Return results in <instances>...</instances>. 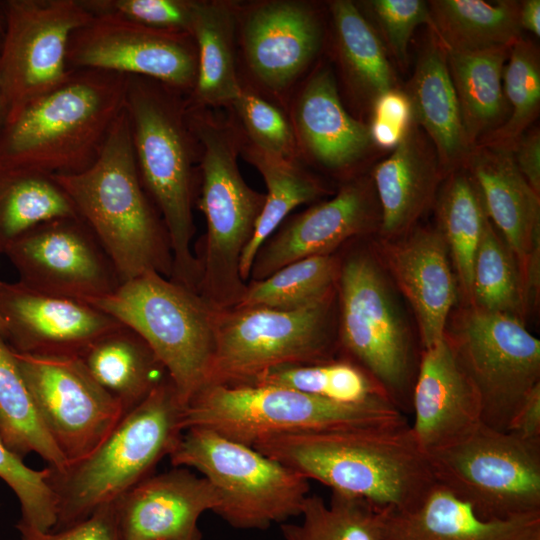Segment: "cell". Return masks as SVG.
<instances>
[{"label":"cell","instance_id":"39","mask_svg":"<svg viewBox=\"0 0 540 540\" xmlns=\"http://www.w3.org/2000/svg\"><path fill=\"white\" fill-rule=\"evenodd\" d=\"M339 272L340 260L334 254L300 259L265 279L250 280L234 307L299 309L335 292Z\"/></svg>","mask_w":540,"mask_h":540},{"label":"cell","instance_id":"45","mask_svg":"<svg viewBox=\"0 0 540 540\" xmlns=\"http://www.w3.org/2000/svg\"><path fill=\"white\" fill-rule=\"evenodd\" d=\"M92 16H109L150 28L189 33L191 1L80 0ZM190 34V33H189Z\"/></svg>","mask_w":540,"mask_h":540},{"label":"cell","instance_id":"36","mask_svg":"<svg viewBox=\"0 0 540 540\" xmlns=\"http://www.w3.org/2000/svg\"><path fill=\"white\" fill-rule=\"evenodd\" d=\"M78 216L51 176L0 167V254L45 221Z\"/></svg>","mask_w":540,"mask_h":540},{"label":"cell","instance_id":"26","mask_svg":"<svg viewBox=\"0 0 540 540\" xmlns=\"http://www.w3.org/2000/svg\"><path fill=\"white\" fill-rule=\"evenodd\" d=\"M383 540H540V512L486 520L435 484L414 507L388 512Z\"/></svg>","mask_w":540,"mask_h":540},{"label":"cell","instance_id":"49","mask_svg":"<svg viewBox=\"0 0 540 540\" xmlns=\"http://www.w3.org/2000/svg\"><path fill=\"white\" fill-rule=\"evenodd\" d=\"M507 431L521 439L540 442V383L524 397L516 409Z\"/></svg>","mask_w":540,"mask_h":540},{"label":"cell","instance_id":"5","mask_svg":"<svg viewBox=\"0 0 540 540\" xmlns=\"http://www.w3.org/2000/svg\"><path fill=\"white\" fill-rule=\"evenodd\" d=\"M183 407L168 377L87 456L59 470L47 466L57 501L51 531L87 519L150 476L182 433Z\"/></svg>","mask_w":540,"mask_h":540},{"label":"cell","instance_id":"47","mask_svg":"<svg viewBox=\"0 0 540 540\" xmlns=\"http://www.w3.org/2000/svg\"><path fill=\"white\" fill-rule=\"evenodd\" d=\"M19 540H122L113 503L99 508L87 519L57 531H40L17 523Z\"/></svg>","mask_w":540,"mask_h":540},{"label":"cell","instance_id":"54","mask_svg":"<svg viewBox=\"0 0 540 540\" xmlns=\"http://www.w3.org/2000/svg\"><path fill=\"white\" fill-rule=\"evenodd\" d=\"M4 25V0H0V30L3 29Z\"/></svg>","mask_w":540,"mask_h":540},{"label":"cell","instance_id":"33","mask_svg":"<svg viewBox=\"0 0 540 540\" xmlns=\"http://www.w3.org/2000/svg\"><path fill=\"white\" fill-rule=\"evenodd\" d=\"M435 204L437 230L447 245L458 290L469 305L474 259L488 216L478 186L465 166L445 176Z\"/></svg>","mask_w":540,"mask_h":540},{"label":"cell","instance_id":"48","mask_svg":"<svg viewBox=\"0 0 540 540\" xmlns=\"http://www.w3.org/2000/svg\"><path fill=\"white\" fill-rule=\"evenodd\" d=\"M515 163L534 192L540 195V133L524 132L511 147Z\"/></svg>","mask_w":540,"mask_h":540},{"label":"cell","instance_id":"15","mask_svg":"<svg viewBox=\"0 0 540 540\" xmlns=\"http://www.w3.org/2000/svg\"><path fill=\"white\" fill-rule=\"evenodd\" d=\"M33 403L67 464L91 453L124 416L77 356L13 351Z\"/></svg>","mask_w":540,"mask_h":540},{"label":"cell","instance_id":"42","mask_svg":"<svg viewBox=\"0 0 540 540\" xmlns=\"http://www.w3.org/2000/svg\"><path fill=\"white\" fill-rule=\"evenodd\" d=\"M503 91L510 114L480 144L511 149L536 119L540 107L538 52L530 41L522 37L509 50L503 72Z\"/></svg>","mask_w":540,"mask_h":540},{"label":"cell","instance_id":"3","mask_svg":"<svg viewBox=\"0 0 540 540\" xmlns=\"http://www.w3.org/2000/svg\"><path fill=\"white\" fill-rule=\"evenodd\" d=\"M127 76L72 70L23 106L0 130V167L46 176L87 169L124 110Z\"/></svg>","mask_w":540,"mask_h":540},{"label":"cell","instance_id":"4","mask_svg":"<svg viewBox=\"0 0 540 540\" xmlns=\"http://www.w3.org/2000/svg\"><path fill=\"white\" fill-rule=\"evenodd\" d=\"M124 109L141 182L168 233L171 279L197 291L199 272L191 241L199 146L189 124L186 99L158 81L127 76Z\"/></svg>","mask_w":540,"mask_h":540},{"label":"cell","instance_id":"12","mask_svg":"<svg viewBox=\"0 0 540 540\" xmlns=\"http://www.w3.org/2000/svg\"><path fill=\"white\" fill-rule=\"evenodd\" d=\"M338 343L402 410L415 379L408 329L375 258L366 252L340 261Z\"/></svg>","mask_w":540,"mask_h":540},{"label":"cell","instance_id":"7","mask_svg":"<svg viewBox=\"0 0 540 540\" xmlns=\"http://www.w3.org/2000/svg\"><path fill=\"white\" fill-rule=\"evenodd\" d=\"M388 398L340 403L273 385H207L183 407L182 432L202 428L253 447L280 435L406 423Z\"/></svg>","mask_w":540,"mask_h":540},{"label":"cell","instance_id":"41","mask_svg":"<svg viewBox=\"0 0 540 540\" xmlns=\"http://www.w3.org/2000/svg\"><path fill=\"white\" fill-rule=\"evenodd\" d=\"M249 384L279 386L340 403L390 399L370 375L350 360L282 366Z\"/></svg>","mask_w":540,"mask_h":540},{"label":"cell","instance_id":"10","mask_svg":"<svg viewBox=\"0 0 540 540\" xmlns=\"http://www.w3.org/2000/svg\"><path fill=\"white\" fill-rule=\"evenodd\" d=\"M197 470L217 492L213 513L240 530H265L301 513L309 480L255 448L202 428L184 430L169 454Z\"/></svg>","mask_w":540,"mask_h":540},{"label":"cell","instance_id":"13","mask_svg":"<svg viewBox=\"0 0 540 540\" xmlns=\"http://www.w3.org/2000/svg\"><path fill=\"white\" fill-rule=\"evenodd\" d=\"M481 400L482 423L501 431L540 383V341L521 320L468 306L446 330Z\"/></svg>","mask_w":540,"mask_h":540},{"label":"cell","instance_id":"30","mask_svg":"<svg viewBox=\"0 0 540 540\" xmlns=\"http://www.w3.org/2000/svg\"><path fill=\"white\" fill-rule=\"evenodd\" d=\"M237 13L223 2L191 1L189 33L197 51V76L188 107L228 105L241 90L235 65Z\"/></svg>","mask_w":540,"mask_h":540},{"label":"cell","instance_id":"40","mask_svg":"<svg viewBox=\"0 0 540 540\" xmlns=\"http://www.w3.org/2000/svg\"><path fill=\"white\" fill-rule=\"evenodd\" d=\"M468 306L509 315L522 322L530 310L517 263L489 219L474 259Z\"/></svg>","mask_w":540,"mask_h":540},{"label":"cell","instance_id":"55","mask_svg":"<svg viewBox=\"0 0 540 540\" xmlns=\"http://www.w3.org/2000/svg\"><path fill=\"white\" fill-rule=\"evenodd\" d=\"M0 340H2L3 342L5 340V326L1 318H0Z\"/></svg>","mask_w":540,"mask_h":540},{"label":"cell","instance_id":"46","mask_svg":"<svg viewBox=\"0 0 540 540\" xmlns=\"http://www.w3.org/2000/svg\"><path fill=\"white\" fill-rule=\"evenodd\" d=\"M364 6L375 20L393 56L407 62L408 46L415 29L425 24L433 30L428 2L423 0H370Z\"/></svg>","mask_w":540,"mask_h":540},{"label":"cell","instance_id":"29","mask_svg":"<svg viewBox=\"0 0 540 540\" xmlns=\"http://www.w3.org/2000/svg\"><path fill=\"white\" fill-rule=\"evenodd\" d=\"M78 358L92 378L121 404L124 415L169 377L148 343L124 324L97 338Z\"/></svg>","mask_w":540,"mask_h":540},{"label":"cell","instance_id":"18","mask_svg":"<svg viewBox=\"0 0 540 540\" xmlns=\"http://www.w3.org/2000/svg\"><path fill=\"white\" fill-rule=\"evenodd\" d=\"M0 318L9 348L21 354L79 356L122 325L99 308L0 280Z\"/></svg>","mask_w":540,"mask_h":540},{"label":"cell","instance_id":"14","mask_svg":"<svg viewBox=\"0 0 540 540\" xmlns=\"http://www.w3.org/2000/svg\"><path fill=\"white\" fill-rule=\"evenodd\" d=\"M91 18L80 0H4L0 79L6 121L69 78L70 37Z\"/></svg>","mask_w":540,"mask_h":540},{"label":"cell","instance_id":"22","mask_svg":"<svg viewBox=\"0 0 540 540\" xmlns=\"http://www.w3.org/2000/svg\"><path fill=\"white\" fill-rule=\"evenodd\" d=\"M381 259L416 316L423 349L446 334L458 285L447 245L437 229L413 228L395 239H381Z\"/></svg>","mask_w":540,"mask_h":540},{"label":"cell","instance_id":"23","mask_svg":"<svg viewBox=\"0 0 540 540\" xmlns=\"http://www.w3.org/2000/svg\"><path fill=\"white\" fill-rule=\"evenodd\" d=\"M411 403V431L426 454L461 438L482 422L480 396L446 334L422 350Z\"/></svg>","mask_w":540,"mask_h":540},{"label":"cell","instance_id":"17","mask_svg":"<svg viewBox=\"0 0 540 540\" xmlns=\"http://www.w3.org/2000/svg\"><path fill=\"white\" fill-rule=\"evenodd\" d=\"M67 63L70 70L93 69L149 78L181 94L191 93L197 76V51L189 33L109 16H92L73 32Z\"/></svg>","mask_w":540,"mask_h":540},{"label":"cell","instance_id":"35","mask_svg":"<svg viewBox=\"0 0 540 540\" xmlns=\"http://www.w3.org/2000/svg\"><path fill=\"white\" fill-rule=\"evenodd\" d=\"M330 11L342 68L353 89L373 103L382 93L396 88L382 40L352 1H332Z\"/></svg>","mask_w":540,"mask_h":540},{"label":"cell","instance_id":"37","mask_svg":"<svg viewBox=\"0 0 540 540\" xmlns=\"http://www.w3.org/2000/svg\"><path fill=\"white\" fill-rule=\"evenodd\" d=\"M0 438L22 459L36 453L52 469L67 464L42 424L13 351L0 340Z\"/></svg>","mask_w":540,"mask_h":540},{"label":"cell","instance_id":"53","mask_svg":"<svg viewBox=\"0 0 540 540\" xmlns=\"http://www.w3.org/2000/svg\"><path fill=\"white\" fill-rule=\"evenodd\" d=\"M2 31L3 29L0 30V47H1ZM7 113H8V110H7L6 99L4 96L1 79H0V130L6 122Z\"/></svg>","mask_w":540,"mask_h":540},{"label":"cell","instance_id":"31","mask_svg":"<svg viewBox=\"0 0 540 540\" xmlns=\"http://www.w3.org/2000/svg\"><path fill=\"white\" fill-rule=\"evenodd\" d=\"M510 48L447 52L466 139L471 149L507 119L503 72Z\"/></svg>","mask_w":540,"mask_h":540},{"label":"cell","instance_id":"34","mask_svg":"<svg viewBox=\"0 0 540 540\" xmlns=\"http://www.w3.org/2000/svg\"><path fill=\"white\" fill-rule=\"evenodd\" d=\"M240 148L243 150L245 159L262 175L267 188L264 206L257 220L253 237L244 249L240 260V276L246 282L250 278L257 252L286 216L297 206L316 200L324 189L295 161L270 156L249 142Z\"/></svg>","mask_w":540,"mask_h":540},{"label":"cell","instance_id":"32","mask_svg":"<svg viewBox=\"0 0 540 540\" xmlns=\"http://www.w3.org/2000/svg\"><path fill=\"white\" fill-rule=\"evenodd\" d=\"M431 33L446 52L511 48L521 38L516 1L433 0Z\"/></svg>","mask_w":540,"mask_h":540},{"label":"cell","instance_id":"51","mask_svg":"<svg viewBox=\"0 0 540 540\" xmlns=\"http://www.w3.org/2000/svg\"><path fill=\"white\" fill-rule=\"evenodd\" d=\"M407 129L377 118H373L369 126L373 144L384 149H394L404 137Z\"/></svg>","mask_w":540,"mask_h":540},{"label":"cell","instance_id":"28","mask_svg":"<svg viewBox=\"0 0 540 540\" xmlns=\"http://www.w3.org/2000/svg\"><path fill=\"white\" fill-rule=\"evenodd\" d=\"M414 123L432 143L444 176L463 167L471 152L447 64V52L430 33L407 84Z\"/></svg>","mask_w":540,"mask_h":540},{"label":"cell","instance_id":"38","mask_svg":"<svg viewBox=\"0 0 540 540\" xmlns=\"http://www.w3.org/2000/svg\"><path fill=\"white\" fill-rule=\"evenodd\" d=\"M389 511L343 493L332 492L328 503L320 495L309 494L301 521L281 524V532L285 540H383Z\"/></svg>","mask_w":540,"mask_h":540},{"label":"cell","instance_id":"21","mask_svg":"<svg viewBox=\"0 0 540 540\" xmlns=\"http://www.w3.org/2000/svg\"><path fill=\"white\" fill-rule=\"evenodd\" d=\"M211 483L186 467L151 474L113 502L122 540H201V515L217 508Z\"/></svg>","mask_w":540,"mask_h":540},{"label":"cell","instance_id":"50","mask_svg":"<svg viewBox=\"0 0 540 540\" xmlns=\"http://www.w3.org/2000/svg\"><path fill=\"white\" fill-rule=\"evenodd\" d=\"M373 104V118L381 119L404 129L413 122L409 98L405 91L390 89L379 95Z\"/></svg>","mask_w":540,"mask_h":540},{"label":"cell","instance_id":"6","mask_svg":"<svg viewBox=\"0 0 540 540\" xmlns=\"http://www.w3.org/2000/svg\"><path fill=\"white\" fill-rule=\"evenodd\" d=\"M199 146L201 191L197 202L207 232L199 256L197 292L214 309L236 306L247 283L240 260L253 237L265 194L244 181L237 165L240 149L234 129L206 108L187 107Z\"/></svg>","mask_w":540,"mask_h":540},{"label":"cell","instance_id":"20","mask_svg":"<svg viewBox=\"0 0 540 540\" xmlns=\"http://www.w3.org/2000/svg\"><path fill=\"white\" fill-rule=\"evenodd\" d=\"M373 182L357 179L344 185L330 200L292 217L259 249L251 280L267 278L300 259L329 255L341 244L370 232L380 224Z\"/></svg>","mask_w":540,"mask_h":540},{"label":"cell","instance_id":"11","mask_svg":"<svg viewBox=\"0 0 540 540\" xmlns=\"http://www.w3.org/2000/svg\"><path fill=\"white\" fill-rule=\"evenodd\" d=\"M427 456L435 483L483 519L540 512V442L481 422Z\"/></svg>","mask_w":540,"mask_h":540},{"label":"cell","instance_id":"25","mask_svg":"<svg viewBox=\"0 0 540 540\" xmlns=\"http://www.w3.org/2000/svg\"><path fill=\"white\" fill-rule=\"evenodd\" d=\"M382 239L411 231L435 202L445 178L435 149L414 121L392 153L373 170Z\"/></svg>","mask_w":540,"mask_h":540},{"label":"cell","instance_id":"1","mask_svg":"<svg viewBox=\"0 0 540 540\" xmlns=\"http://www.w3.org/2000/svg\"><path fill=\"white\" fill-rule=\"evenodd\" d=\"M253 448L331 492L392 511L414 507L436 484L408 422L274 436Z\"/></svg>","mask_w":540,"mask_h":540},{"label":"cell","instance_id":"43","mask_svg":"<svg viewBox=\"0 0 540 540\" xmlns=\"http://www.w3.org/2000/svg\"><path fill=\"white\" fill-rule=\"evenodd\" d=\"M48 475V467H28L0 438V479L19 501L21 516L17 523L45 532L55 526L57 501L47 482Z\"/></svg>","mask_w":540,"mask_h":540},{"label":"cell","instance_id":"44","mask_svg":"<svg viewBox=\"0 0 540 540\" xmlns=\"http://www.w3.org/2000/svg\"><path fill=\"white\" fill-rule=\"evenodd\" d=\"M230 105L250 144L275 158L295 161L296 135L278 108L243 86Z\"/></svg>","mask_w":540,"mask_h":540},{"label":"cell","instance_id":"9","mask_svg":"<svg viewBox=\"0 0 540 540\" xmlns=\"http://www.w3.org/2000/svg\"><path fill=\"white\" fill-rule=\"evenodd\" d=\"M336 301L337 290L295 310H217L215 348L204 386L249 384L278 367L333 360L339 347Z\"/></svg>","mask_w":540,"mask_h":540},{"label":"cell","instance_id":"2","mask_svg":"<svg viewBox=\"0 0 540 540\" xmlns=\"http://www.w3.org/2000/svg\"><path fill=\"white\" fill-rule=\"evenodd\" d=\"M51 177L99 240L121 283L147 272L171 278L168 233L141 182L125 109L87 169Z\"/></svg>","mask_w":540,"mask_h":540},{"label":"cell","instance_id":"8","mask_svg":"<svg viewBox=\"0 0 540 540\" xmlns=\"http://www.w3.org/2000/svg\"><path fill=\"white\" fill-rule=\"evenodd\" d=\"M91 305L137 332L164 366L185 406L207 382L217 310L195 290L156 272L123 282Z\"/></svg>","mask_w":540,"mask_h":540},{"label":"cell","instance_id":"27","mask_svg":"<svg viewBox=\"0 0 540 540\" xmlns=\"http://www.w3.org/2000/svg\"><path fill=\"white\" fill-rule=\"evenodd\" d=\"M294 121L303 148L328 169L352 166L373 145L369 126L343 107L329 67L319 68L307 80L295 103Z\"/></svg>","mask_w":540,"mask_h":540},{"label":"cell","instance_id":"24","mask_svg":"<svg viewBox=\"0 0 540 540\" xmlns=\"http://www.w3.org/2000/svg\"><path fill=\"white\" fill-rule=\"evenodd\" d=\"M323 39L313 8L298 1H269L250 9L241 24L249 69L273 91L287 88L309 66Z\"/></svg>","mask_w":540,"mask_h":540},{"label":"cell","instance_id":"52","mask_svg":"<svg viewBox=\"0 0 540 540\" xmlns=\"http://www.w3.org/2000/svg\"><path fill=\"white\" fill-rule=\"evenodd\" d=\"M519 24L535 36L540 35V1L526 0L519 6Z\"/></svg>","mask_w":540,"mask_h":540},{"label":"cell","instance_id":"19","mask_svg":"<svg viewBox=\"0 0 540 540\" xmlns=\"http://www.w3.org/2000/svg\"><path fill=\"white\" fill-rule=\"evenodd\" d=\"M480 191L521 275L529 309L540 281V199L519 171L509 148L479 144L464 165Z\"/></svg>","mask_w":540,"mask_h":540},{"label":"cell","instance_id":"16","mask_svg":"<svg viewBox=\"0 0 540 540\" xmlns=\"http://www.w3.org/2000/svg\"><path fill=\"white\" fill-rule=\"evenodd\" d=\"M4 255L19 282L50 295L91 304L122 284L106 251L79 216L34 226Z\"/></svg>","mask_w":540,"mask_h":540}]
</instances>
